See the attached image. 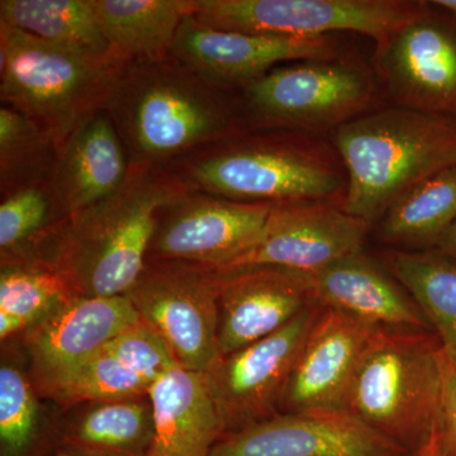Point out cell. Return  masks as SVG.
Listing matches in <instances>:
<instances>
[{
  "label": "cell",
  "instance_id": "cell-1",
  "mask_svg": "<svg viewBox=\"0 0 456 456\" xmlns=\"http://www.w3.org/2000/svg\"><path fill=\"white\" fill-rule=\"evenodd\" d=\"M131 165L169 167L248 131L241 94L174 57L127 62L106 107Z\"/></svg>",
  "mask_w": 456,
  "mask_h": 456
},
{
  "label": "cell",
  "instance_id": "cell-2",
  "mask_svg": "<svg viewBox=\"0 0 456 456\" xmlns=\"http://www.w3.org/2000/svg\"><path fill=\"white\" fill-rule=\"evenodd\" d=\"M189 189L171 167L131 165L112 196L71 216L49 268L74 297L126 296L145 266L159 213Z\"/></svg>",
  "mask_w": 456,
  "mask_h": 456
},
{
  "label": "cell",
  "instance_id": "cell-3",
  "mask_svg": "<svg viewBox=\"0 0 456 456\" xmlns=\"http://www.w3.org/2000/svg\"><path fill=\"white\" fill-rule=\"evenodd\" d=\"M347 174L342 211L373 224L419 180L456 165V117L395 107L338 127Z\"/></svg>",
  "mask_w": 456,
  "mask_h": 456
},
{
  "label": "cell",
  "instance_id": "cell-4",
  "mask_svg": "<svg viewBox=\"0 0 456 456\" xmlns=\"http://www.w3.org/2000/svg\"><path fill=\"white\" fill-rule=\"evenodd\" d=\"M125 64L113 53L70 49L0 20V101L37 123L57 149L106 110Z\"/></svg>",
  "mask_w": 456,
  "mask_h": 456
},
{
  "label": "cell",
  "instance_id": "cell-5",
  "mask_svg": "<svg viewBox=\"0 0 456 456\" xmlns=\"http://www.w3.org/2000/svg\"><path fill=\"white\" fill-rule=\"evenodd\" d=\"M287 131H246L171 165L188 188L236 202H332L347 185L331 161Z\"/></svg>",
  "mask_w": 456,
  "mask_h": 456
},
{
  "label": "cell",
  "instance_id": "cell-6",
  "mask_svg": "<svg viewBox=\"0 0 456 456\" xmlns=\"http://www.w3.org/2000/svg\"><path fill=\"white\" fill-rule=\"evenodd\" d=\"M441 349L432 331L377 330L344 411L416 456L439 428Z\"/></svg>",
  "mask_w": 456,
  "mask_h": 456
},
{
  "label": "cell",
  "instance_id": "cell-7",
  "mask_svg": "<svg viewBox=\"0 0 456 456\" xmlns=\"http://www.w3.org/2000/svg\"><path fill=\"white\" fill-rule=\"evenodd\" d=\"M240 94L248 131L322 130L362 116L374 83L349 62L305 60L272 69Z\"/></svg>",
  "mask_w": 456,
  "mask_h": 456
},
{
  "label": "cell",
  "instance_id": "cell-8",
  "mask_svg": "<svg viewBox=\"0 0 456 456\" xmlns=\"http://www.w3.org/2000/svg\"><path fill=\"white\" fill-rule=\"evenodd\" d=\"M402 0H191V14L222 31L310 38L362 33L383 41L425 11Z\"/></svg>",
  "mask_w": 456,
  "mask_h": 456
},
{
  "label": "cell",
  "instance_id": "cell-9",
  "mask_svg": "<svg viewBox=\"0 0 456 456\" xmlns=\"http://www.w3.org/2000/svg\"><path fill=\"white\" fill-rule=\"evenodd\" d=\"M141 320L169 345L179 365L206 373L218 358V275L200 264L147 260L126 294Z\"/></svg>",
  "mask_w": 456,
  "mask_h": 456
},
{
  "label": "cell",
  "instance_id": "cell-10",
  "mask_svg": "<svg viewBox=\"0 0 456 456\" xmlns=\"http://www.w3.org/2000/svg\"><path fill=\"white\" fill-rule=\"evenodd\" d=\"M321 310L308 308L274 334L218 356L204 373L224 436L281 412L290 373Z\"/></svg>",
  "mask_w": 456,
  "mask_h": 456
},
{
  "label": "cell",
  "instance_id": "cell-11",
  "mask_svg": "<svg viewBox=\"0 0 456 456\" xmlns=\"http://www.w3.org/2000/svg\"><path fill=\"white\" fill-rule=\"evenodd\" d=\"M375 69L397 107L456 117V14L426 7L378 42Z\"/></svg>",
  "mask_w": 456,
  "mask_h": 456
},
{
  "label": "cell",
  "instance_id": "cell-12",
  "mask_svg": "<svg viewBox=\"0 0 456 456\" xmlns=\"http://www.w3.org/2000/svg\"><path fill=\"white\" fill-rule=\"evenodd\" d=\"M274 204L245 203L189 189L159 213L147 260L226 268L256 241Z\"/></svg>",
  "mask_w": 456,
  "mask_h": 456
},
{
  "label": "cell",
  "instance_id": "cell-13",
  "mask_svg": "<svg viewBox=\"0 0 456 456\" xmlns=\"http://www.w3.org/2000/svg\"><path fill=\"white\" fill-rule=\"evenodd\" d=\"M370 224L331 202L274 204L256 241L226 268L274 266L314 274L362 251Z\"/></svg>",
  "mask_w": 456,
  "mask_h": 456
},
{
  "label": "cell",
  "instance_id": "cell-14",
  "mask_svg": "<svg viewBox=\"0 0 456 456\" xmlns=\"http://www.w3.org/2000/svg\"><path fill=\"white\" fill-rule=\"evenodd\" d=\"M140 316L126 296L74 297L23 332L32 383L53 391Z\"/></svg>",
  "mask_w": 456,
  "mask_h": 456
},
{
  "label": "cell",
  "instance_id": "cell-15",
  "mask_svg": "<svg viewBox=\"0 0 456 456\" xmlns=\"http://www.w3.org/2000/svg\"><path fill=\"white\" fill-rule=\"evenodd\" d=\"M329 36L310 38L273 37L222 31L188 14L180 23L170 56L204 79L231 90L244 89L284 62L332 60Z\"/></svg>",
  "mask_w": 456,
  "mask_h": 456
},
{
  "label": "cell",
  "instance_id": "cell-16",
  "mask_svg": "<svg viewBox=\"0 0 456 456\" xmlns=\"http://www.w3.org/2000/svg\"><path fill=\"white\" fill-rule=\"evenodd\" d=\"M209 456H411L344 410L278 413L222 437Z\"/></svg>",
  "mask_w": 456,
  "mask_h": 456
},
{
  "label": "cell",
  "instance_id": "cell-17",
  "mask_svg": "<svg viewBox=\"0 0 456 456\" xmlns=\"http://www.w3.org/2000/svg\"><path fill=\"white\" fill-rule=\"evenodd\" d=\"M218 275V356L274 334L297 316L320 305L307 273L255 266Z\"/></svg>",
  "mask_w": 456,
  "mask_h": 456
},
{
  "label": "cell",
  "instance_id": "cell-18",
  "mask_svg": "<svg viewBox=\"0 0 456 456\" xmlns=\"http://www.w3.org/2000/svg\"><path fill=\"white\" fill-rule=\"evenodd\" d=\"M377 330L322 307L290 373L281 412L344 410L354 375Z\"/></svg>",
  "mask_w": 456,
  "mask_h": 456
},
{
  "label": "cell",
  "instance_id": "cell-19",
  "mask_svg": "<svg viewBox=\"0 0 456 456\" xmlns=\"http://www.w3.org/2000/svg\"><path fill=\"white\" fill-rule=\"evenodd\" d=\"M312 277L322 307L358 318L375 329L432 331L403 285L362 251L335 261Z\"/></svg>",
  "mask_w": 456,
  "mask_h": 456
},
{
  "label": "cell",
  "instance_id": "cell-20",
  "mask_svg": "<svg viewBox=\"0 0 456 456\" xmlns=\"http://www.w3.org/2000/svg\"><path fill=\"white\" fill-rule=\"evenodd\" d=\"M130 159L107 110H101L65 141L57 152L53 182L71 216L118 191Z\"/></svg>",
  "mask_w": 456,
  "mask_h": 456
},
{
  "label": "cell",
  "instance_id": "cell-21",
  "mask_svg": "<svg viewBox=\"0 0 456 456\" xmlns=\"http://www.w3.org/2000/svg\"><path fill=\"white\" fill-rule=\"evenodd\" d=\"M154 439L146 456H209L224 437L203 373L178 367L150 387Z\"/></svg>",
  "mask_w": 456,
  "mask_h": 456
},
{
  "label": "cell",
  "instance_id": "cell-22",
  "mask_svg": "<svg viewBox=\"0 0 456 456\" xmlns=\"http://www.w3.org/2000/svg\"><path fill=\"white\" fill-rule=\"evenodd\" d=\"M70 217L53 176L0 197V265L46 268Z\"/></svg>",
  "mask_w": 456,
  "mask_h": 456
},
{
  "label": "cell",
  "instance_id": "cell-23",
  "mask_svg": "<svg viewBox=\"0 0 456 456\" xmlns=\"http://www.w3.org/2000/svg\"><path fill=\"white\" fill-rule=\"evenodd\" d=\"M110 53L125 62L170 56L191 0H92Z\"/></svg>",
  "mask_w": 456,
  "mask_h": 456
},
{
  "label": "cell",
  "instance_id": "cell-24",
  "mask_svg": "<svg viewBox=\"0 0 456 456\" xmlns=\"http://www.w3.org/2000/svg\"><path fill=\"white\" fill-rule=\"evenodd\" d=\"M154 430L149 395L98 402L62 432L59 449L93 456H146Z\"/></svg>",
  "mask_w": 456,
  "mask_h": 456
},
{
  "label": "cell",
  "instance_id": "cell-25",
  "mask_svg": "<svg viewBox=\"0 0 456 456\" xmlns=\"http://www.w3.org/2000/svg\"><path fill=\"white\" fill-rule=\"evenodd\" d=\"M456 222V165L419 180L380 218L384 241L436 246Z\"/></svg>",
  "mask_w": 456,
  "mask_h": 456
},
{
  "label": "cell",
  "instance_id": "cell-26",
  "mask_svg": "<svg viewBox=\"0 0 456 456\" xmlns=\"http://www.w3.org/2000/svg\"><path fill=\"white\" fill-rule=\"evenodd\" d=\"M388 260L443 347L456 350V261L439 250L393 251Z\"/></svg>",
  "mask_w": 456,
  "mask_h": 456
},
{
  "label": "cell",
  "instance_id": "cell-27",
  "mask_svg": "<svg viewBox=\"0 0 456 456\" xmlns=\"http://www.w3.org/2000/svg\"><path fill=\"white\" fill-rule=\"evenodd\" d=\"M0 20L41 40L108 55L92 0H2Z\"/></svg>",
  "mask_w": 456,
  "mask_h": 456
},
{
  "label": "cell",
  "instance_id": "cell-28",
  "mask_svg": "<svg viewBox=\"0 0 456 456\" xmlns=\"http://www.w3.org/2000/svg\"><path fill=\"white\" fill-rule=\"evenodd\" d=\"M57 145L37 123L14 108H0V197L53 176Z\"/></svg>",
  "mask_w": 456,
  "mask_h": 456
},
{
  "label": "cell",
  "instance_id": "cell-29",
  "mask_svg": "<svg viewBox=\"0 0 456 456\" xmlns=\"http://www.w3.org/2000/svg\"><path fill=\"white\" fill-rule=\"evenodd\" d=\"M0 269V312L20 318L26 330L74 298L68 281L55 270L23 264Z\"/></svg>",
  "mask_w": 456,
  "mask_h": 456
},
{
  "label": "cell",
  "instance_id": "cell-30",
  "mask_svg": "<svg viewBox=\"0 0 456 456\" xmlns=\"http://www.w3.org/2000/svg\"><path fill=\"white\" fill-rule=\"evenodd\" d=\"M151 384L140 375L132 373L119 364L106 350L102 349L82 367L77 369L47 397L62 406L90 402L116 401V399L145 397Z\"/></svg>",
  "mask_w": 456,
  "mask_h": 456
},
{
  "label": "cell",
  "instance_id": "cell-31",
  "mask_svg": "<svg viewBox=\"0 0 456 456\" xmlns=\"http://www.w3.org/2000/svg\"><path fill=\"white\" fill-rule=\"evenodd\" d=\"M35 387L20 368H0V448L2 456H31L40 434Z\"/></svg>",
  "mask_w": 456,
  "mask_h": 456
},
{
  "label": "cell",
  "instance_id": "cell-32",
  "mask_svg": "<svg viewBox=\"0 0 456 456\" xmlns=\"http://www.w3.org/2000/svg\"><path fill=\"white\" fill-rule=\"evenodd\" d=\"M103 350L151 386L180 367L167 342L141 318L108 342Z\"/></svg>",
  "mask_w": 456,
  "mask_h": 456
},
{
  "label": "cell",
  "instance_id": "cell-33",
  "mask_svg": "<svg viewBox=\"0 0 456 456\" xmlns=\"http://www.w3.org/2000/svg\"><path fill=\"white\" fill-rule=\"evenodd\" d=\"M439 431L444 456H456V350L441 349Z\"/></svg>",
  "mask_w": 456,
  "mask_h": 456
},
{
  "label": "cell",
  "instance_id": "cell-34",
  "mask_svg": "<svg viewBox=\"0 0 456 456\" xmlns=\"http://www.w3.org/2000/svg\"><path fill=\"white\" fill-rule=\"evenodd\" d=\"M437 250L456 261V222L437 245Z\"/></svg>",
  "mask_w": 456,
  "mask_h": 456
},
{
  "label": "cell",
  "instance_id": "cell-35",
  "mask_svg": "<svg viewBox=\"0 0 456 456\" xmlns=\"http://www.w3.org/2000/svg\"><path fill=\"white\" fill-rule=\"evenodd\" d=\"M416 456H444L443 448H441L439 431H435L428 441V444L422 448L421 452Z\"/></svg>",
  "mask_w": 456,
  "mask_h": 456
},
{
  "label": "cell",
  "instance_id": "cell-36",
  "mask_svg": "<svg viewBox=\"0 0 456 456\" xmlns=\"http://www.w3.org/2000/svg\"><path fill=\"white\" fill-rule=\"evenodd\" d=\"M55 456H93L86 454H80V452H70V450L59 449Z\"/></svg>",
  "mask_w": 456,
  "mask_h": 456
}]
</instances>
